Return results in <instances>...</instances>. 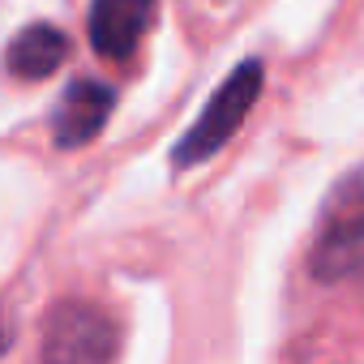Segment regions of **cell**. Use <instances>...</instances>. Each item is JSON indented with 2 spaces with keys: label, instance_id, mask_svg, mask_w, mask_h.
I'll list each match as a JSON object with an SVG mask.
<instances>
[{
  "label": "cell",
  "instance_id": "cell-6",
  "mask_svg": "<svg viewBox=\"0 0 364 364\" xmlns=\"http://www.w3.org/2000/svg\"><path fill=\"white\" fill-rule=\"evenodd\" d=\"M65 60H69V39H65V31H56V26H48V22L26 26V31L9 43V73L22 77V82H43V77H52Z\"/></svg>",
  "mask_w": 364,
  "mask_h": 364
},
{
  "label": "cell",
  "instance_id": "cell-2",
  "mask_svg": "<svg viewBox=\"0 0 364 364\" xmlns=\"http://www.w3.org/2000/svg\"><path fill=\"white\" fill-rule=\"evenodd\" d=\"M309 266L321 283H338L364 270V167L343 176L326 198Z\"/></svg>",
  "mask_w": 364,
  "mask_h": 364
},
{
  "label": "cell",
  "instance_id": "cell-5",
  "mask_svg": "<svg viewBox=\"0 0 364 364\" xmlns=\"http://www.w3.org/2000/svg\"><path fill=\"white\" fill-rule=\"evenodd\" d=\"M112 107H116V90H112L107 82H99V77H77V82L60 95V103H56V112H52V141H56L60 150H77V146L95 141V137L103 133Z\"/></svg>",
  "mask_w": 364,
  "mask_h": 364
},
{
  "label": "cell",
  "instance_id": "cell-4",
  "mask_svg": "<svg viewBox=\"0 0 364 364\" xmlns=\"http://www.w3.org/2000/svg\"><path fill=\"white\" fill-rule=\"evenodd\" d=\"M159 0H90V48L103 60H129L141 43V35L154 26Z\"/></svg>",
  "mask_w": 364,
  "mask_h": 364
},
{
  "label": "cell",
  "instance_id": "cell-3",
  "mask_svg": "<svg viewBox=\"0 0 364 364\" xmlns=\"http://www.w3.org/2000/svg\"><path fill=\"white\" fill-rule=\"evenodd\" d=\"M120 330L86 300H65L43 321V364H116Z\"/></svg>",
  "mask_w": 364,
  "mask_h": 364
},
{
  "label": "cell",
  "instance_id": "cell-1",
  "mask_svg": "<svg viewBox=\"0 0 364 364\" xmlns=\"http://www.w3.org/2000/svg\"><path fill=\"white\" fill-rule=\"evenodd\" d=\"M262 82H266V69L262 60H245L228 73V82L210 95V103L202 107V116L193 120V129L171 146V163L176 167H198L206 159H215L232 137L236 129L245 124V116L253 112L257 95H262Z\"/></svg>",
  "mask_w": 364,
  "mask_h": 364
}]
</instances>
